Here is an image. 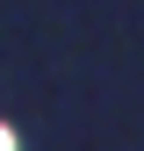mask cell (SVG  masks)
I'll return each mask as SVG.
<instances>
[{
    "instance_id": "cell-1",
    "label": "cell",
    "mask_w": 144,
    "mask_h": 151,
    "mask_svg": "<svg viewBox=\"0 0 144 151\" xmlns=\"http://www.w3.org/2000/svg\"><path fill=\"white\" fill-rule=\"evenodd\" d=\"M0 151H14V129H7V122H0Z\"/></svg>"
}]
</instances>
